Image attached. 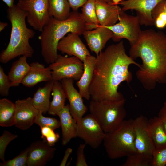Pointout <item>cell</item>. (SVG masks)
<instances>
[{"mask_svg": "<svg viewBox=\"0 0 166 166\" xmlns=\"http://www.w3.org/2000/svg\"><path fill=\"white\" fill-rule=\"evenodd\" d=\"M139 68L141 64L127 55L121 41L108 46L96 57L92 80L89 88L91 100H117L124 98L118 89L124 81L129 84L133 79L130 65Z\"/></svg>", "mask_w": 166, "mask_h": 166, "instance_id": "1", "label": "cell"}, {"mask_svg": "<svg viewBox=\"0 0 166 166\" xmlns=\"http://www.w3.org/2000/svg\"><path fill=\"white\" fill-rule=\"evenodd\" d=\"M129 56L141 60L136 75L145 89L166 84V34L152 29L142 30L137 41L131 46Z\"/></svg>", "mask_w": 166, "mask_h": 166, "instance_id": "2", "label": "cell"}, {"mask_svg": "<svg viewBox=\"0 0 166 166\" xmlns=\"http://www.w3.org/2000/svg\"><path fill=\"white\" fill-rule=\"evenodd\" d=\"M90 30L83 20L81 13L71 12L69 17L64 20L50 17L39 36L41 55L44 61L50 64L57 59L58 54L57 47L60 41L67 34L73 33L79 35Z\"/></svg>", "mask_w": 166, "mask_h": 166, "instance_id": "3", "label": "cell"}, {"mask_svg": "<svg viewBox=\"0 0 166 166\" xmlns=\"http://www.w3.org/2000/svg\"><path fill=\"white\" fill-rule=\"evenodd\" d=\"M7 13L11 29L8 44L0 55V62L3 64L19 56L31 57L34 53L29 41L34 37L35 33L27 26L25 13L15 4L8 8Z\"/></svg>", "mask_w": 166, "mask_h": 166, "instance_id": "4", "label": "cell"}, {"mask_svg": "<svg viewBox=\"0 0 166 166\" xmlns=\"http://www.w3.org/2000/svg\"><path fill=\"white\" fill-rule=\"evenodd\" d=\"M103 142L107 156L110 159L136 153L133 120H124L115 129L105 134Z\"/></svg>", "mask_w": 166, "mask_h": 166, "instance_id": "5", "label": "cell"}, {"mask_svg": "<svg viewBox=\"0 0 166 166\" xmlns=\"http://www.w3.org/2000/svg\"><path fill=\"white\" fill-rule=\"evenodd\" d=\"M124 98L117 100L97 101L91 100L89 109L105 133L113 130L124 120L126 111Z\"/></svg>", "mask_w": 166, "mask_h": 166, "instance_id": "6", "label": "cell"}, {"mask_svg": "<svg viewBox=\"0 0 166 166\" xmlns=\"http://www.w3.org/2000/svg\"><path fill=\"white\" fill-rule=\"evenodd\" d=\"M118 21L112 26H105L112 32V39L114 42H118L122 39H126L130 45H132L139 39L142 31L138 17L128 15L122 10Z\"/></svg>", "mask_w": 166, "mask_h": 166, "instance_id": "7", "label": "cell"}, {"mask_svg": "<svg viewBox=\"0 0 166 166\" xmlns=\"http://www.w3.org/2000/svg\"><path fill=\"white\" fill-rule=\"evenodd\" d=\"M49 67L54 81H60L65 78L78 81L84 71L83 62L73 56L68 57L58 54L56 60Z\"/></svg>", "mask_w": 166, "mask_h": 166, "instance_id": "8", "label": "cell"}, {"mask_svg": "<svg viewBox=\"0 0 166 166\" xmlns=\"http://www.w3.org/2000/svg\"><path fill=\"white\" fill-rule=\"evenodd\" d=\"M16 5L25 13L29 25L41 32L50 18L48 0H19Z\"/></svg>", "mask_w": 166, "mask_h": 166, "instance_id": "9", "label": "cell"}, {"mask_svg": "<svg viewBox=\"0 0 166 166\" xmlns=\"http://www.w3.org/2000/svg\"><path fill=\"white\" fill-rule=\"evenodd\" d=\"M77 123V137L92 148H98L106 133L94 117L90 113L83 117Z\"/></svg>", "mask_w": 166, "mask_h": 166, "instance_id": "10", "label": "cell"}, {"mask_svg": "<svg viewBox=\"0 0 166 166\" xmlns=\"http://www.w3.org/2000/svg\"><path fill=\"white\" fill-rule=\"evenodd\" d=\"M135 145L136 153L152 156L155 148L148 127V120L143 116L133 120Z\"/></svg>", "mask_w": 166, "mask_h": 166, "instance_id": "11", "label": "cell"}, {"mask_svg": "<svg viewBox=\"0 0 166 166\" xmlns=\"http://www.w3.org/2000/svg\"><path fill=\"white\" fill-rule=\"evenodd\" d=\"M163 0H124L119 4L124 12L129 10H135L141 25L145 26H154L152 15V10Z\"/></svg>", "mask_w": 166, "mask_h": 166, "instance_id": "12", "label": "cell"}, {"mask_svg": "<svg viewBox=\"0 0 166 166\" xmlns=\"http://www.w3.org/2000/svg\"><path fill=\"white\" fill-rule=\"evenodd\" d=\"M14 126L22 130L29 128L34 123L39 111L34 106L32 98L16 100Z\"/></svg>", "mask_w": 166, "mask_h": 166, "instance_id": "13", "label": "cell"}, {"mask_svg": "<svg viewBox=\"0 0 166 166\" xmlns=\"http://www.w3.org/2000/svg\"><path fill=\"white\" fill-rule=\"evenodd\" d=\"M79 36L75 33H69L60 41L57 49L61 53L76 57L83 62L91 54Z\"/></svg>", "mask_w": 166, "mask_h": 166, "instance_id": "14", "label": "cell"}, {"mask_svg": "<svg viewBox=\"0 0 166 166\" xmlns=\"http://www.w3.org/2000/svg\"><path fill=\"white\" fill-rule=\"evenodd\" d=\"M56 148L45 140H38L29 147L27 166H43L53 157Z\"/></svg>", "mask_w": 166, "mask_h": 166, "instance_id": "15", "label": "cell"}, {"mask_svg": "<svg viewBox=\"0 0 166 166\" xmlns=\"http://www.w3.org/2000/svg\"><path fill=\"white\" fill-rule=\"evenodd\" d=\"M74 81L65 78L61 81L69 102L70 113L77 122L83 117L88 108L84 103L82 96L74 87Z\"/></svg>", "mask_w": 166, "mask_h": 166, "instance_id": "16", "label": "cell"}, {"mask_svg": "<svg viewBox=\"0 0 166 166\" xmlns=\"http://www.w3.org/2000/svg\"><path fill=\"white\" fill-rule=\"evenodd\" d=\"M83 35L91 51L97 56L112 39L113 33L107 27L99 25L93 30L85 31Z\"/></svg>", "mask_w": 166, "mask_h": 166, "instance_id": "17", "label": "cell"}, {"mask_svg": "<svg viewBox=\"0 0 166 166\" xmlns=\"http://www.w3.org/2000/svg\"><path fill=\"white\" fill-rule=\"evenodd\" d=\"M96 13L100 25L109 26L118 21L122 9L118 5L102 0H96Z\"/></svg>", "mask_w": 166, "mask_h": 166, "instance_id": "18", "label": "cell"}, {"mask_svg": "<svg viewBox=\"0 0 166 166\" xmlns=\"http://www.w3.org/2000/svg\"><path fill=\"white\" fill-rule=\"evenodd\" d=\"M30 69L23 79L21 84L24 86L30 88L42 82L53 80L52 72L49 66L38 62L30 64Z\"/></svg>", "mask_w": 166, "mask_h": 166, "instance_id": "19", "label": "cell"}, {"mask_svg": "<svg viewBox=\"0 0 166 166\" xmlns=\"http://www.w3.org/2000/svg\"><path fill=\"white\" fill-rule=\"evenodd\" d=\"M57 115L59 117L62 130V144L65 146L72 139L77 137V123L70 113L69 104L65 105Z\"/></svg>", "mask_w": 166, "mask_h": 166, "instance_id": "20", "label": "cell"}, {"mask_svg": "<svg viewBox=\"0 0 166 166\" xmlns=\"http://www.w3.org/2000/svg\"><path fill=\"white\" fill-rule=\"evenodd\" d=\"M96 57L90 55L83 62L84 71L80 79L76 82L79 92L82 97L87 100L91 98L89 88L93 78Z\"/></svg>", "mask_w": 166, "mask_h": 166, "instance_id": "21", "label": "cell"}, {"mask_svg": "<svg viewBox=\"0 0 166 166\" xmlns=\"http://www.w3.org/2000/svg\"><path fill=\"white\" fill-rule=\"evenodd\" d=\"M54 81L47 82L44 86L39 87L34 93L33 103L35 108L43 113L48 112L50 106V98Z\"/></svg>", "mask_w": 166, "mask_h": 166, "instance_id": "22", "label": "cell"}, {"mask_svg": "<svg viewBox=\"0 0 166 166\" xmlns=\"http://www.w3.org/2000/svg\"><path fill=\"white\" fill-rule=\"evenodd\" d=\"M27 57H21L14 62L8 76L11 81V87L18 86L29 71L30 65L27 61Z\"/></svg>", "mask_w": 166, "mask_h": 166, "instance_id": "23", "label": "cell"}, {"mask_svg": "<svg viewBox=\"0 0 166 166\" xmlns=\"http://www.w3.org/2000/svg\"><path fill=\"white\" fill-rule=\"evenodd\" d=\"M148 127L155 148L166 147V131L158 117H154L148 120Z\"/></svg>", "mask_w": 166, "mask_h": 166, "instance_id": "24", "label": "cell"}, {"mask_svg": "<svg viewBox=\"0 0 166 166\" xmlns=\"http://www.w3.org/2000/svg\"><path fill=\"white\" fill-rule=\"evenodd\" d=\"M52 94V100L50 102L48 113L52 115H57L58 113L65 106L66 95L61 81H54Z\"/></svg>", "mask_w": 166, "mask_h": 166, "instance_id": "25", "label": "cell"}, {"mask_svg": "<svg viewBox=\"0 0 166 166\" xmlns=\"http://www.w3.org/2000/svg\"><path fill=\"white\" fill-rule=\"evenodd\" d=\"M15 103L3 98L0 99V126L10 127L15 124Z\"/></svg>", "mask_w": 166, "mask_h": 166, "instance_id": "26", "label": "cell"}, {"mask_svg": "<svg viewBox=\"0 0 166 166\" xmlns=\"http://www.w3.org/2000/svg\"><path fill=\"white\" fill-rule=\"evenodd\" d=\"M48 4L50 17L64 20L70 14L71 8L67 0H48Z\"/></svg>", "mask_w": 166, "mask_h": 166, "instance_id": "27", "label": "cell"}, {"mask_svg": "<svg viewBox=\"0 0 166 166\" xmlns=\"http://www.w3.org/2000/svg\"><path fill=\"white\" fill-rule=\"evenodd\" d=\"M96 0H88L81 9V16L90 30L94 29L100 25L96 13Z\"/></svg>", "mask_w": 166, "mask_h": 166, "instance_id": "28", "label": "cell"}, {"mask_svg": "<svg viewBox=\"0 0 166 166\" xmlns=\"http://www.w3.org/2000/svg\"><path fill=\"white\" fill-rule=\"evenodd\" d=\"M152 15L156 28L163 29L166 27V0L157 5L152 10Z\"/></svg>", "mask_w": 166, "mask_h": 166, "instance_id": "29", "label": "cell"}, {"mask_svg": "<svg viewBox=\"0 0 166 166\" xmlns=\"http://www.w3.org/2000/svg\"><path fill=\"white\" fill-rule=\"evenodd\" d=\"M152 157L136 153L127 156L126 160L121 166H152Z\"/></svg>", "mask_w": 166, "mask_h": 166, "instance_id": "30", "label": "cell"}, {"mask_svg": "<svg viewBox=\"0 0 166 166\" xmlns=\"http://www.w3.org/2000/svg\"><path fill=\"white\" fill-rule=\"evenodd\" d=\"M43 114L39 111L35 118L34 123L40 128L47 127L53 130L60 127V121L54 118L45 117L43 115Z\"/></svg>", "mask_w": 166, "mask_h": 166, "instance_id": "31", "label": "cell"}, {"mask_svg": "<svg viewBox=\"0 0 166 166\" xmlns=\"http://www.w3.org/2000/svg\"><path fill=\"white\" fill-rule=\"evenodd\" d=\"M29 147L13 159L0 163V166H27Z\"/></svg>", "mask_w": 166, "mask_h": 166, "instance_id": "32", "label": "cell"}, {"mask_svg": "<svg viewBox=\"0 0 166 166\" xmlns=\"http://www.w3.org/2000/svg\"><path fill=\"white\" fill-rule=\"evenodd\" d=\"M18 137V135L4 130L0 137V159L3 162L5 161V153L9 144Z\"/></svg>", "mask_w": 166, "mask_h": 166, "instance_id": "33", "label": "cell"}, {"mask_svg": "<svg viewBox=\"0 0 166 166\" xmlns=\"http://www.w3.org/2000/svg\"><path fill=\"white\" fill-rule=\"evenodd\" d=\"M152 166H166V147L156 148L152 154Z\"/></svg>", "mask_w": 166, "mask_h": 166, "instance_id": "34", "label": "cell"}, {"mask_svg": "<svg viewBox=\"0 0 166 166\" xmlns=\"http://www.w3.org/2000/svg\"><path fill=\"white\" fill-rule=\"evenodd\" d=\"M42 138L50 146H53L58 140L59 135L53 130L47 127L40 128Z\"/></svg>", "mask_w": 166, "mask_h": 166, "instance_id": "35", "label": "cell"}, {"mask_svg": "<svg viewBox=\"0 0 166 166\" xmlns=\"http://www.w3.org/2000/svg\"><path fill=\"white\" fill-rule=\"evenodd\" d=\"M11 87V81L8 75H6L2 67L0 66V94L2 96L8 95Z\"/></svg>", "mask_w": 166, "mask_h": 166, "instance_id": "36", "label": "cell"}, {"mask_svg": "<svg viewBox=\"0 0 166 166\" xmlns=\"http://www.w3.org/2000/svg\"><path fill=\"white\" fill-rule=\"evenodd\" d=\"M86 144L85 143L80 144L78 147L77 152L76 166H88L85 155L84 149Z\"/></svg>", "mask_w": 166, "mask_h": 166, "instance_id": "37", "label": "cell"}, {"mask_svg": "<svg viewBox=\"0 0 166 166\" xmlns=\"http://www.w3.org/2000/svg\"><path fill=\"white\" fill-rule=\"evenodd\" d=\"M70 8L74 11H77L78 9L82 7L88 0H67Z\"/></svg>", "mask_w": 166, "mask_h": 166, "instance_id": "38", "label": "cell"}, {"mask_svg": "<svg viewBox=\"0 0 166 166\" xmlns=\"http://www.w3.org/2000/svg\"><path fill=\"white\" fill-rule=\"evenodd\" d=\"M158 117L161 121L166 131V106L164 105L160 110Z\"/></svg>", "mask_w": 166, "mask_h": 166, "instance_id": "39", "label": "cell"}, {"mask_svg": "<svg viewBox=\"0 0 166 166\" xmlns=\"http://www.w3.org/2000/svg\"><path fill=\"white\" fill-rule=\"evenodd\" d=\"M73 149L70 148H67L65 150L64 156L60 164V166H65L68 158L72 153Z\"/></svg>", "mask_w": 166, "mask_h": 166, "instance_id": "40", "label": "cell"}, {"mask_svg": "<svg viewBox=\"0 0 166 166\" xmlns=\"http://www.w3.org/2000/svg\"><path fill=\"white\" fill-rule=\"evenodd\" d=\"M8 8L12 7L14 4L15 0H2Z\"/></svg>", "mask_w": 166, "mask_h": 166, "instance_id": "41", "label": "cell"}, {"mask_svg": "<svg viewBox=\"0 0 166 166\" xmlns=\"http://www.w3.org/2000/svg\"><path fill=\"white\" fill-rule=\"evenodd\" d=\"M8 26V23L6 22H0V32H2Z\"/></svg>", "mask_w": 166, "mask_h": 166, "instance_id": "42", "label": "cell"}, {"mask_svg": "<svg viewBox=\"0 0 166 166\" xmlns=\"http://www.w3.org/2000/svg\"><path fill=\"white\" fill-rule=\"evenodd\" d=\"M113 2V4L115 5H118L122 1L124 0H111Z\"/></svg>", "mask_w": 166, "mask_h": 166, "instance_id": "43", "label": "cell"}, {"mask_svg": "<svg viewBox=\"0 0 166 166\" xmlns=\"http://www.w3.org/2000/svg\"><path fill=\"white\" fill-rule=\"evenodd\" d=\"M103 1H104L108 3H113V2L111 0H102Z\"/></svg>", "mask_w": 166, "mask_h": 166, "instance_id": "44", "label": "cell"}, {"mask_svg": "<svg viewBox=\"0 0 166 166\" xmlns=\"http://www.w3.org/2000/svg\"><path fill=\"white\" fill-rule=\"evenodd\" d=\"M164 105L166 106V101L164 102Z\"/></svg>", "mask_w": 166, "mask_h": 166, "instance_id": "45", "label": "cell"}]
</instances>
